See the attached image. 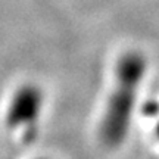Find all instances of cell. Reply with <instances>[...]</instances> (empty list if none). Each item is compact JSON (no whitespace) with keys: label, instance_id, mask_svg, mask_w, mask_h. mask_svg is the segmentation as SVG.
Segmentation results:
<instances>
[{"label":"cell","instance_id":"6da1fadb","mask_svg":"<svg viewBox=\"0 0 159 159\" xmlns=\"http://www.w3.org/2000/svg\"><path fill=\"white\" fill-rule=\"evenodd\" d=\"M144 75V59L139 53H127L116 66L115 87L100 124V137L109 148H116L124 142L131 122V114L137 99V91Z\"/></svg>","mask_w":159,"mask_h":159},{"label":"cell","instance_id":"7a4b0ae2","mask_svg":"<svg viewBox=\"0 0 159 159\" xmlns=\"http://www.w3.org/2000/svg\"><path fill=\"white\" fill-rule=\"evenodd\" d=\"M43 96L37 87L25 85L15 93L11 100L6 122L9 128H27L30 131L34 128L35 122L41 114Z\"/></svg>","mask_w":159,"mask_h":159},{"label":"cell","instance_id":"3957f363","mask_svg":"<svg viewBox=\"0 0 159 159\" xmlns=\"http://www.w3.org/2000/svg\"><path fill=\"white\" fill-rule=\"evenodd\" d=\"M158 133H159V127H158Z\"/></svg>","mask_w":159,"mask_h":159}]
</instances>
